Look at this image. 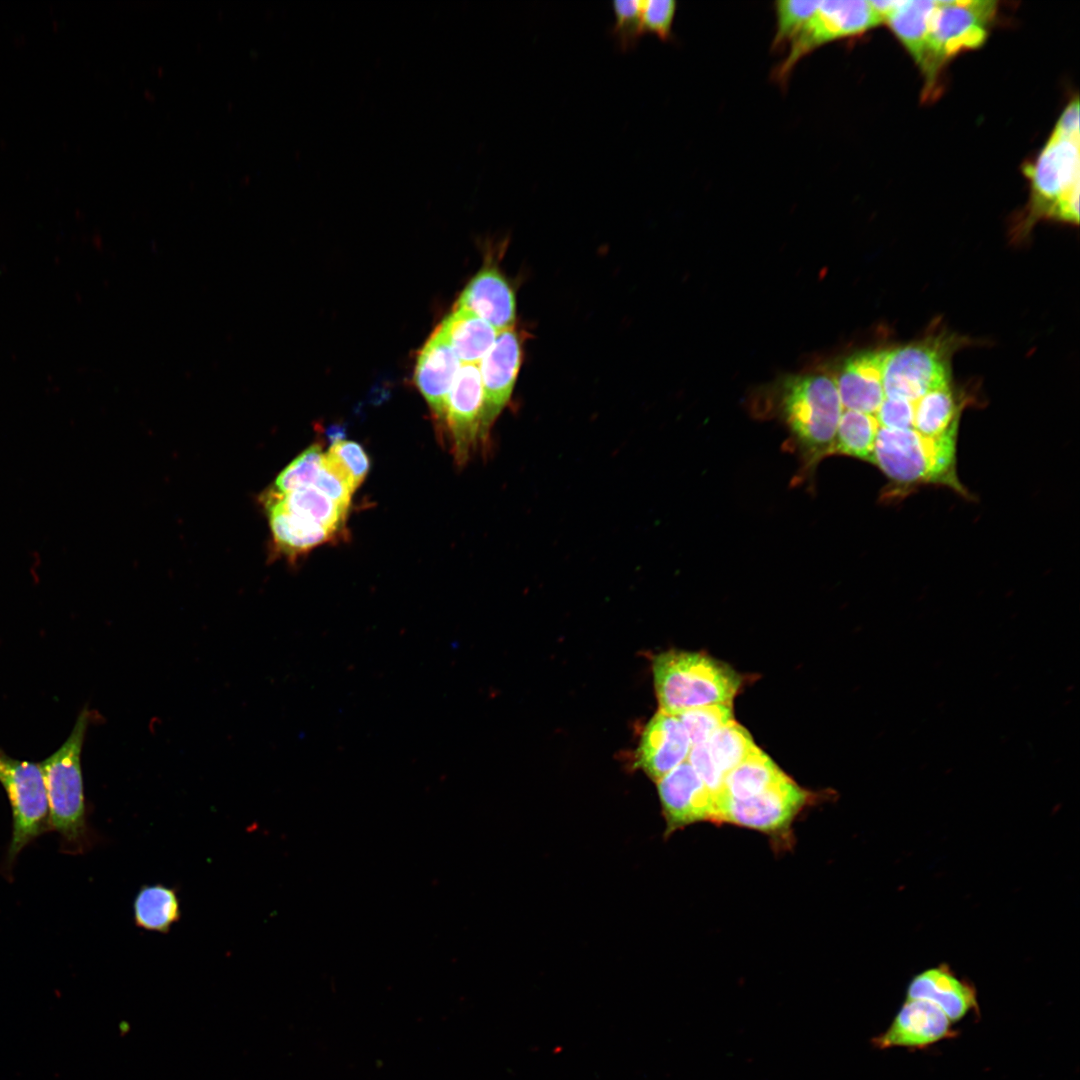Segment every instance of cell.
<instances>
[{
  "instance_id": "4fadbf2b",
  "label": "cell",
  "mask_w": 1080,
  "mask_h": 1080,
  "mask_svg": "<svg viewBox=\"0 0 1080 1080\" xmlns=\"http://www.w3.org/2000/svg\"><path fill=\"white\" fill-rule=\"evenodd\" d=\"M656 784L666 822L665 834L695 822L712 821L716 797L688 761L675 767Z\"/></svg>"
},
{
  "instance_id": "8992f818",
  "label": "cell",
  "mask_w": 1080,
  "mask_h": 1080,
  "mask_svg": "<svg viewBox=\"0 0 1080 1080\" xmlns=\"http://www.w3.org/2000/svg\"><path fill=\"white\" fill-rule=\"evenodd\" d=\"M996 10L997 2L990 0H937L930 18L928 61L923 72L929 85L948 59L983 45Z\"/></svg>"
},
{
  "instance_id": "836d02e7",
  "label": "cell",
  "mask_w": 1080,
  "mask_h": 1080,
  "mask_svg": "<svg viewBox=\"0 0 1080 1080\" xmlns=\"http://www.w3.org/2000/svg\"><path fill=\"white\" fill-rule=\"evenodd\" d=\"M676 8L677 4L674 0H642V32H654L662 39H669L672 35Z\"/></svg>"
},
{
  "instance_id": "83f0119b",
  "label": "cell",
  "mask_w": 1080,
  "mask_h": 1080,
  "mask_svg": "<svg viewBox=\"0 0 1080 1080\" xmlns=\"http://www.w3.org/2000/svg\"><path fill=\"white\" fill-rule=\"evenodd\" d=\"M705 743L724 776L758 749L750 733L734 720L717 729Z\"/></svg>"
},
{
  "instance_id": "74e56055",
  "label": "cell",
  "mask_w": 1080,
  "mask_h": 1080,
  "mask_svg": "<svg viewBox=\"0 0 1080 1080\" xmlns=\"http://www.w3.org/2000/svg\"><path fill=\"white\" fill-rule=\"evenodd\" d=\"M1079 101L1073 99L1062 112L1053 130L1054 135L1079 138Z\"/></svg>"
},
{
  "instance_id": "484cf974",
  "label": "cell",
  "mask_w": 1080,
  "mask_h": 1080,
  "mask_svg": "<svg viewBox=\"0 0 1080 1080\" xmlns=\"http://www.w3.org/2000/svg\"><path fill=\"white\" fill-rule=\"evenodd\" d=\"M960 408L950 386L931 390L914 402L913 429L928 438L956 430Z\"/></svg>"
},
{
  "instance_id": "7c38bea8",
  "label": "cell",
  "mask_w": 1080,
  "mask_h": 1080,
  "mask_svg": "<svg viewBox=\"0 0 1080 1080\" xmlns=\"http://www.w3.org/2000/svg\"><path fill=\"white\" fill-rule=\"evenodd\" d=\"M483 386L479 366L463 364L446 404L445 424L458 465L465 464L479 443Z\"/></svg>"
},
{
  "instance_id": "d590c367",
  "label": "cell",
  "mask_w": 1080,
  "mask_h": 1080,
  "mask_svg": "<svg viewBox=\"0 0 1080 1080\" xmlns=\"http://www.w3.org/2000/svg\"><path fill=\"white\" fill-rule=\"evenodd\" d=\"M687 761L706 787L717 797L722 792L725 776L713 761L706 743L692 746Z\"/></svg>"
},
{
  "instance_id": "e0dca14e",
  "label": "cell",
  "mask_w": 1080,
  "mask_h": 1080,
  "mask_svg": "<svg viewBox=\"0 0 1080 1080\" xmlns=\"http://www.w3.org/2000/svg\"><path fill=\"white\" fill-rule=\"evenodd\" d=\"M455 307L476 314L498 332L513 328L516 321L515 293L495 265H485L469 281Z\"/></svg>"
},
{
  "instance_id": "3957f363",
  "label": "cell",
  "mask_w": 1080,
  "mask_h": 1080,
  "mask_svg": "<svg viewBox=\"0 0 1080 1080\" xmlns=\"http://www.w3.org/2000/svg\"><path fill=\"white\" fill-rule=\"evenodd\" d=\"M957 431L928 438L914 429L879 426L872 463L899 485L944 484L966 495L956 474Z\"/></svg>"
},
{
  "instance_id": "e575fe53",
  "label": "cell",
  "mask_w": 1080,
  "mask_h": 1080,
  "mask_svg": "<svg viewBox=\"0 0 1080 1080\" xmlns=\"http://www.w3.org/2000/svg\"><path fill=\"white\" fill-rule=\"evenodd\" d=\"M328 452L342 464L358 488L370 468L369 457L363 447L352 440H335Z\"/></svg>"
},
{
  "instance_id": "f1b7e54d",
  "label": "cell",
  "mask_w": 1080,
  "mask_h": 1080,
  "mask_svg": "<svg viewBox=\"0 0 1080 1080\" xmlns=\"http://www.w3.org/2000/svg\"><path fill=\"white\" fill-rule=\"evenodd\" d=\"M323 454L319 443L310 445L280 471L269 487L277 492H288L313 485L321 468Z\"/></svg>"
},
{
  "instance_id": "52a82bcc",
  "label": "cell",
  "mask_w": 1080,
  "mask_h": 1080,
  "mask_svg": "<svg viewBox=\"0 0 1080 1080\" xmlns=\"http://www.w3.org/2000/svg\"><path fill=\"white\" fill-rule=\"evenodd\" d=\"M950 351L939 342H919L885 351V398L915 402L925 393L950 386Z\"/></svg>"
},
{
  "instance_id": "1f68e13d",
  "label": "cell",
  "mask_w": 1080,
  "mask_h": 1080,
  "mask_svg": "<svg viewBox=\"0 0 1080 1080\" xmlns=\"http://www.w3.org/2000/svg\"><path fill=\"white\" fill-rule=\"evenodd\" d=\"M820 1L783 0L776 3L777 30L774 44L792 40L814 16Z\"/></svg>"
},
{
  "instance_id": "5bb4252c",
  "label": "cell",
  "mask_w": 1080,
  "mask_h": 1080,
  "mask_svg": "<svg viewBox=\"0 0 1080 1080\" xmlns=\"http://www.w3.org/2000/svg\"><path fill=\"white\" fill-rule=\"evenodd\" d=\"M956 1034L952 1021L935 1004L923 999H906L890 1026L872 1039V1045L878 1049H922Z\"/></svg>"
},
{
  "instance_id": "2e32d148",
  "label": "cell",
  "mask_w": 1080,
  "mask_h": 1080,
  "mask_svg": "<svg viewBox=\"0 0 1080 1080\" xmlns=\"http://www.w3.org/2000/svg\"><path fill=\"white\" fill-rule=\"evenodd\" d=\"M460 361L439 325L417 356L414 379L440 423H445L446 404Z\"/></svg>"
},
{
  "instance_id": "ffe728a7",
  "label": "cell",
  "mask_w": 1080,
  "mask_h": 1080,
  "mask_svg": "<svg viewBox=\"0 0 1080 1080\" xmlns=\"http://www.w3.org/2000/svg\"><path fill=\"white\" fill-rule=\"evenodd\" d=\"M257 503L261 509L277 508L320 524L336 534L344 528L349 510L348 506L331 500L313 485L288 492H277L268 486L258 494Z\"/></svg>"
},
{
  "instance_id": "ba28073f",
  "label": "cell",
  "mask_w": 1080,
  "mask_h": 1080,
  "mask_svg": "<svg viewBox=\"0 0 1080 1080\" xmlns=\"http://www.w3.org/2000/svg\"><path fill=\"white\" fill-rule=\"evenodd\" d=\"M808 800L809 793L786 776L747 799L735 800L719 794L715 799L712 821L765 833H782L787 831Z\"/></svg>"
},
{
  "instance_id": "9a60e30c",
  "label": "cell",
  "mask_w": 1080,
  "mask_h": 1080,
  "mask_svg": "<svg viewBox=\"0 0 1080 1080\" xmlns=\"http://www.w3.org/2000/svg\"><path fill=\"white\" fill-rule=\"evenodd\" d=\"M692 746L677 715L660 710L647 723L636 751V765L657 782L687 761Z\"/></svg>"
},
{
  "instance_id": "cb8c5ba5",
  "label": "cell",
  "mask_w": 1080,
  "mask_h": 1080,
  "mask_svg": "<svg viewBox=\"0 0 1080 1080\" xmlns=\"http://www.w3.org/2000/svg\"><path fill=\"white\" fill-rule=\"evenodd\" d=\"M137 928L168 934L182 916L177 890L162 883L145 884L137 891L132 905Z\"/></svg>"
},
{
  "instance_id": "277c9868",
  "label": "cell",
  "mask_w": 1080,
  "mask_h": 1080,
  "mask_svg": "<svg viewBox=\"0 0 1080 1080\" xmlns=\"http://www.w3.org/2000/svg\"><path fill=\"white\" fill-rule=\"evenodd\" d=\"M782 402L785 422L808 463L830 455L843 413L836 381L824 374L794 378Z\"/></svg>"
},
{
  "instance_id": "ac0fdd59",
  "label": "cell",
  "mask_w": 1080,
  "mask_h": 1080,
  "mask_svg": "<svg viewBox=\"0 0 1080 1080\" xmlns=\"http://www.w3.org/2000/svg\"><path fill=\"white\" fill-rule=\"evenodd\" d=\"M885 351L854 354L842 365L836 385L846 410L874 415L885 399L882 367Z\"/></svg>"
},
{
  "instance_id": "8d00e7d4",
  "label": "cell",
  "mask_w": 1080,
  "mask_h": 1080,
  "mask_svg": "<svg viewBox=\"0 0 1080 1080\" xmlns=\"http://www.w3.org/2000/svg\"><path fill=\"white\" fill-rule=\"evenodd\" d=\"M874 416L880 427L913 429L914 402L885 398Z\"/></svg>"
},
{
  "instance_id": "f546056e",
  "label": "cell",
  "mask_w": 1080,
  "mask_h": 1080,
  "mask_svg": "<svg viewBox=\"0 0 1080 1080\" xmlns=\"http://www.w3.org/2000/svg\"><path fill=\"white\" fill-rule=\"evenodd\" d=\"M677 717L684 726L691 746L705 743L720 727L734 720L732 704H714L686 710Z\"/></svg>"
},
{
  "instance_id": "7402d4cb",
  "label": "cell",
  "mask_w": 1080,
  "mask_h": 1080,
  "mask_svg": "<svg viewBox=\"0 0 1080 1080\" xmlns=\"http://www.w3.org/2000/svg\"><path fill=\"white\" fill-rule=\"evenodd\" d=\"M440 326L463 364L479 365L498 333L476 314L455 306Z\"/></svg>"
},
{
  "instance_id": "5b68a950",
  "label": "cell",
  "mask_w": 1080,
  "mask_h": 1080,
  "mask_svg": "<svg viewBox=\"0 0 1080 1080\" xmlns=\"http://www.w3.org/2000/svg\"><path fill=\"white\" fill-rule=\"evenodd\" d=\"M0 784L12 811V834L1 873L11 879L19 853L51 831L49 805L40 763L13 758L0 749Z\"/></svg>"
},
{
  "instance_id": "4316f807",
  "label": "cell",
  "mask_w": 1080,
  "mask_h": 1080,
  "mask_svg": "<svg viewBox=\"0 0 1080 1080\" xmlns=\"http://www.w3.org/2000/svg\"><path fill=\"white\" fill-rule=\"evenodd\" d=\"M879 424L874 415L845 410L840 418L831 454L872 462Z\"/></svg>"
},
{
  "instance_id": "d6a6232c",
  "label": "cell",
  "mask_w": 1080,
  "mask_h": 1080,
  "mask_svg": "<svg viewBox=\"0 0 1080 1080\" xmlns=\"http://www.w3.org/2000/svg\"><path fill=\"white\" fill-rule=\"evenodd\" d=\"M642 0H614L615 22L610 28L621 49L632 48L643 33L641 28Z\"/></svg>"
},
{
  "instance_id": "4dcf8cb0",
  "label": "cell",
  "mask_w": 1080,
  "mask_h": 1080,
  "mask_svg": "<svg viewBox=\"0 0 1080 1080\" xmlns=\"http://www.w3.org/2000/svg\"><path fill=\"white\" fill-rule=\"evenodd\" d=\"M313 486L331 500L348 507L357 489L349 473L328 451L323 454L321 468Z\"/></svg>"
},
{
  "instance_id": "6da1fadb",
  "label": "cell",
  "mask_w": 1080,
  "mask_h": 1080,
  "mask_svg": "<svg viewBox=\"0 0 1080 1080\" xmlns=\"http://www.w3.org/2000/svg\"><path fill=\"white\" fill-rule=\"evenodd\" d=\"M90 722V712L83 708L64 743L40 765L49 805L51 831L60 837L61 851L83 854L96 840L88 822L81 768V752Z\"/></svg>"
},
{
  "instance_id": "603a6c76",
  "label": "cell",
  "mask_w": 1080,
  "mask_h": 1080,
  "mask_svg": "<svg viewBox=\"0 0 1080 1080\" xmlns=\"http://www.w3.org/2000/svg\"><path fill=\"white\" fill-rule=\"evenodd\" d=\"M936 3L937 0H903L884 20L922 73L927 66L929 24Z\"/></svg>"
},
{
  "instance_id": "9c48e42d",
  "label": "cell",
  "mask_w": 1080,
  "mask_h": 1080,
  "mask_svg": "<svg viewBox=\"0 0 1080 1080\" xmlns=\"http://www.w3.org/2000/svg\"><path fill=\"white\" fill-rule=\"evenodd\" d=\"M881 23L870 1H820L814 16L791 40L790 52L778 71L779 76L784 78L800 58L815 48L863 33Z\"/></svg>"
},
{
  "instance_id": "7a4b0ae2",
  "label": "cell",
  "mask_w": 1080,
  "mask_h": 1080,
  "mask_svg": "<svg viewBox=\"0 0 1080 1080\" xmlns=\"http://www.w3.org/2000/svg\"><path fill=\"white\" fill-rule=\"evenodd\" d=\"M653 677L660 710H686L732 704L740 676L727 664L698 652L670 650L654 657Z\"/></svg>"
},
{
  "instance_id": "d4e9b609",
  "label": "cell",
  "mask_w": 1080,
  "mask_h": 1080,
  "mask_svg": "<svg viewBox=\"0 0 1080 1080\" xmlns=\"http://www.w3.org/2000/svg\"><path fill=\"white\" fill-rule=\"evenodd\" d=\"M787 775L759 748L724 777L720 794L735 800L755 796Z\"/></svg>"
},
{
  "instance_id": "30bf717a",
  "label": "cell",
  "mask_w": 1080,
  "mask_h": 1080,
  "mask_svg": "<svg viewBox=\"0 0 1080 1080\" xmlns=\"http://www.w3.org/2000/svg\"><path fill=\"white\" fill-rule=\"evenodd\" d=\"M1079 144V138L1051 134L1035 162L1025 167L1032 186V217H1048L1054 204L1080 185Z\"/></svg>"
},
{
  "instance_id": "44dd1931",
  "label": "cell",
  "mask_w": 1080,
  "mask_h": 1080,
  "mask_svg": "<svg viewBox=\"0 0 1080 1080\" xmlns=\"http://www.w3.org/2000/svg\"><path fill=\"white\" fill-rule=\"evenodd\" d=\"M270 531V554L295 562L315 547L331 541L336 533L277 508L261 509Z\"/></svg>"
},
{
  "instance_id": "d6986e66",
  "label": "cell",
  "mask_w": 1080,
  "mask_h": 1080,
  "mask_svg": "<svg viewBox=\"0 0 1080 1080\" xmlns=\"http://www.w3.org/2000/svg\"><path fill=\"white\" fill-rule=\"evenodd\" d=\"M906 999L930 1001L952 1022L962 1020L968 1013L978 1010L975 987L960 979L944 964L916 975L908 986Z\"/></svg>"
},
{
  "instance_id": "8fae6325",
  "label": "cell",
  "mask_w": 1080,
  "mask_h": 1080,
  "mask_svg": "<svg viewBox=\"0 0 1080 1080\" xmlns=\"http://www.w3.org/2000/svg\"><path fill=\"white\" fill-rule=\"evenodd\" d=\"M522 361L521 337L513 328L499 331L479 363L483 386L479 442L487 444L495 420L509 403Z\"/></svg>"
}]
</instances>
